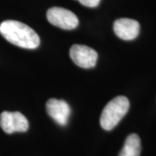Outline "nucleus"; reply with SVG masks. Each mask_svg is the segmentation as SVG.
<instances>
[{
  "label": "nucleus",
  "instance_id": "obj_1",
  "mask_svg": "<svg viewBox=\"0 0 156 156\" xmlns=\"http://www.w3.org/2000/svg\"><path fill=\"white\" fill-rule=\"evenodd\" d=\"M0 33L12 44L23 49H36L40 44L37 32L25 23L6 20L0 24Z\"/></svg>",
  "mask_w": 156,
  "mask_h": 156
},
{
  "label": "nucleus",
  "instance_id": "obj_2",
  "mask_svg": "<svg viewBox=\"0 0 156 156\" xmlns=\"http://www.w3.org/2000/svg\"><path fill=\"white\" fill-rule=\"evenodd\" d=\"M129 109V101L123 95H119L111 100L101 112L100 124L101 128L110 131L116 127Z\"/></svg>",
  "mask_w": 156,
  "mask_h": 156
},
{
  "label": "nucleus",
  "instance_id": "obj_3",
  "mask_svg": "<svg viewBox=\"0 0 156 156\" xmlns=\"http://www.w3.org/2000/svg\"><path fill=\"white\" fill-rule=\"evenodd\" d=\"M47 19L54 26L63 30H73L79 24L76 14L62 7H52L49 9L47 11Z\"/></svg>",
  "mask_w": 156,
  "mask_h": 156
},
{
  "label": "nucleus",
  "instance_id": "obj_4",
  "mask_svg": "<svg viewBox=\"0 0 156 156\" xmlns=\"http://www.w3.org/2000/svg\"><path fill=\"white\" fill-rule=\"evenodd\" d=\"M0 127L6 134L25 132L29 128V122L20 112H3L0 115Z\"/></svg>",
  "mask_w": 156,
  "mask_h": 156
},
{
  "label": "nucleus",
  "instance_id": "obj_5",
  "mask_svg": "<svg viewBox=\"0 0 156 156\" xmlns=\"http://www.w3.org/2000/svg\"><path fill=\"white\" fill-rule=\"evenodd\" d=\"M69 56L73 62L81 68L95 67L97 62V52L92 48L80 44L73 45L69 50Z\"/></svg>",
  "mask_w": 156,
  "mask_h": 156
},
{
  "label": "nucleus",
  "instance_id": "obj_6",
  "mask_svg": "<svg viewBox=\"0 0 156 156\" xmlns=\"http://www.w3.org/2000/svg\"><path fill=\"white\" fill-rule=\"evenodd\" d=\"M46 109L48 115L59 125L65 126L67 124L71 109L65 101L50 99L46 103Z\"/></svg>",
  "mask_w": 156,
  "mask_h": 156
},
{
  "label": "nucleus",
  "instance_id": "obj_7",
  "mask_svg": "<svg viewBox=\"0 0 156 156\" xmlns=\"http://www.w3.org/2000/svg\"><path fill=\"white\" fill-rule=\"evenodd\" d=\"M114 31L122 40H134L140 33V23L134 19L119 18L114 23Z\"/></svg>",
  "mask_w": 156,
  "mask_h": 156
},
{
  "label": "nucleus",
  "instance_id": "obj_8",
  "mask_svg": "<svg viewBox=\"0 0 156 156\" xmlns=\"http://www.w3.org/2000/svg\"><path fill=\"white\" fill-rule=\"evenodd\" d=\"M140 139L137 134H132L127 137L119 156H140Z\"/></svg>",
  "mask_w": 156,
  "mask_h": 156
},
{
  "label": "nucleus",
  "instance_id": "obj_9",
  "mask_svg": "<svg viewBox=\"0 0 156 156\" xmlns=\"http://www.w3.org/2000/svg\"><path fill=\"white\" fill-rule=\"evenodd\" d=\"M81 5L86 6V7H96L100 4L101 0H78Z\"/></svg>",
  "mask_w": 156,
  "mask_h": 156
}]
</instances>
